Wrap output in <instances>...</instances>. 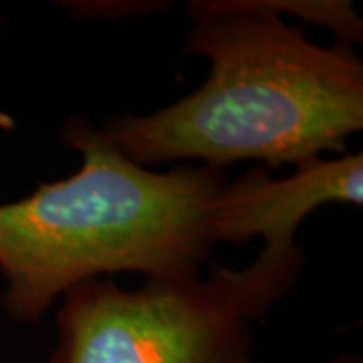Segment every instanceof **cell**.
I'll return each instance as SVG.
<instances>
[{
    "instance_id": "6da1fadb",
    "label": "cell",
    "mask_w": 363,
    "mask_h": 363,
    "mask_svg": "<svg viewBox=\"0 0 363 363\" xmlns=\"http://www.w3.org/2000/svg\"><path fill=\"white\" fill-rule=\"evenodd\" d=\"M184 51L208 61L206 81L147 116L107 119L101 131L145 168L238 162L267 168L347 154L363 128V63L307 39L264 0H196Z\"/></svg>"
},
{
    "instance_id": "7a4b0ae2",
    "label": "cell",
    "mask_w": 363,
    "mask_h": 363,
    "mask_svg": "<svg viewBox=\"0 0 363 363\" xmlns=\"http://www.w3.org/2000/svg\"><path fill=\"white\" fill-rule=\"evenodd\" d=\"M63 142L81 156L75 174L0 204L2 303L11 319L37 323L67 291L104 274L202 277L216 247L212 214L228 182L222 169L145 168L83 117L67 119Z\"/></svg>"
},
{
    "instance_id": "3957f363",
    "label": "cell",
    "mask_w": 363,
    "mask_h": 363,
    "mask_svg": "<svg viewBox=\"0 0 363 363\" xmlns=\"http://www.w3.org/2000/svg\"><path fill=\"white\" fill-rule=\"evenodd\" d=\"M262 315L233 267L138 289L91 279L63 295L49 363H255L250 323Z\"/></svg>"
},
{
    "instance_id": "277c9868",
    "label": "cell",
    "mask_w": 363,
    "mask_h": 363,
    "mask_svg": "<svg viewBox=\"0 0 363 363\" xmlns=\"http://www.w3.org/2000/svg\"><path fill=\"white\" fill-rule=\"evenodd\" d=\"M327 204H363V156L343 154L298 164L289 178H271L255 168L228 180L216 198L212 228L218 242H248L262 238L259 257L272 262L303 264L295 242L301 222Z\"/></svg>"
},
{
    "instance_id": "5b68a950",
    "label": "cell",
    "mask_w": 363,
    "mask_h": 363,
    "mask_svg": "<svg viewBox=\"0 0 363 363\" xmlns=\"http://www.w3.org/2000/svg\"><path fill=\"white\" fill-rule=\"evenodd\" d=\"M277 14H293L303 25L329 28L345 47V43H362L363 23L345 0H264Z\"/></svg>"
},
{
    "instance_id": "8992f818",
    "label": "cell",
    "mask_w": 363,
    "mask_h": 363,
    "mask_svg": "<svg viewBox=\"0 0 363 363\" xmlns=\"http://www.w3.org/2000/svg\"><path fill=\"white\" fill-rule=\"evenodd\" d=\"M327 363H362V357L351 353V351H343V353H337L333 359H329Z\"/></svg>"
},
{
    "instance_id": "52a82bcc",
    "label": "cell",
    "mask_w": 363,
    "mask_h": 363,
    "mask_svg": "<svg viewBox=\"0 0 363 363\" xmlns=\"http://www.w3.org/2000/svg\"><path fill=\"white\" fill-rule=\"evenodd\" d=\"M0 28H2V18H0Z\"/></svg>"
}]
</instances>
